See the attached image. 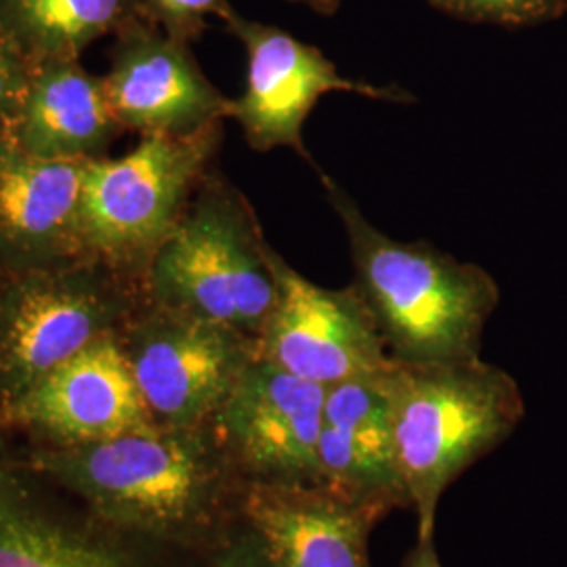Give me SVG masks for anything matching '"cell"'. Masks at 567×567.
Here are the masks:
<instances>
[{"label":"cell","mask_w":567,"mask_h":567,"mask_svg":"<svg viewBox=\"0 0 567 567\" xmlns=\"http://www.w3.org/2000/svg\"><path fill=\"white\" fill-rule=\"evenodd\" d=\"M326 198L349 240L355 286L386 351L405 364L482 358V337L501 288L482 265L429 243H400L365 219L362 208L318 168Z\"/></svg>","instance_id":"6da1fadb"},{"label":"cell","mask_w":567,"mask_h":567,"mask_svg":"<svg viewBox=\"0 0 567 567\" xmlns=\"http://www.w3.org/2000/svg\"><path fill=\"white\" fill-rule=\"evenodd\" d=\"M37 465L114 524L189 538L213 526L231 463L210 425H152L42 452Z\"/></svg>","instance_id":"7a4b0ae2"},{"label":"cell","mask_w":567,"mask_h":567,"mask_svg":"<svg viewBox=\"0 0 567 567\" xmlns=\"http://www.w3.org/2000/svg\"><path fill=\"white\" fill-rule=\"evenodd\" d=\"M385 386L419 538H431L444 492L511 437L526 416V402L517 381L482 358L435 364L391 358Z\"/></svg>","instance_id":"3957f363"},{"label":"cell","mask_w":567,"mask_h":567,"mask_svg":"<svg viewBox=\"0 0 567 567\" xmlns=\"http://www.w3.org/2000/svg\"><path fill=\"white\" fill-rule=\"evenodd\" d=\"M255 208L215 168L143 276L145 301L255 339L278 284Z\"/></svg>","instance_id":"277c9868"},{"label":"cell","mask_w":567,"mask_h":567,"mask_svg":"<svg viewBox=\"0 0 567 567\" xmlns=\"http://www.w3.org/2000/svg\"><path fill=\"white\" fill-rule=\"evenodd\" d=\"M224 122L183 135H142L118 158L84 166L81 234L84 255L143 282L147 265L215 168Z\"/></svg>","instance_id":"5b68a950"},{"label":"cell","mask_w":567,"mask_h":567,"mask_svg":"<svg viewBox=\"0 0 567 567\" xmlns=\"http://www.w3.org/2000/svg\"><path fill=\"white\" fill-rule=\"evenodd\" d=\"M143 286L82 259L0 278V414L89 344L118 334Z\"/></svg>","instance_id":"8992f818"},{"label":"cell","mask_w":567,"mask_h":567,"mask_svg":"<svg viewBox=\"0 0 567 567\" xmlns=\"http://www.w3.org/2000/svg\"><path fill=\"white\" fill-rule=\"evenodd\" d=\"M143 404L156 425L208 426L257 355V341L143 301L121 330Z\"/></svg>","instance_id":"52a82bcc"},{"label":"cell","mask_w":567,"mask_h":567,"mask_svg":"<svg viewBox=\"0 0 567 567\" xmlns=\"http://www.w3.org/2000/svg\"><path fill=\"white\" fill-rule=\"evenodd\" d=\"M221 21L246 53V84L243 95L229 102L227 121L240 124L244 140L255 152L286 147L316 166L303 142V126L328 93H351L374 102H414V95L398 84L343 76L318 47L278 25L248 20L234 7Z\"/></svg>","instance_id":"ba28073f"},{"label":"cell","mask_w":567,"mask_h":567,"mask_svg":"<svg viewBox=\"0 0 567 567\" xmlns=\"http://www.w3.org/2000/svg\"><path fill=\"white\" fill-rule=\"evenodd\" d=\"M269 261L278 295L257 337V358L326 389L385 372L391 355L355 284L311 282L274 246Z\"/></svg>","instance_id":"9c48e42d"},{"label":"cell","mask_w":567,"mask_h":567,"mask_svg":"<svg viewBox=\"0 0 567 567\" xmlns=\"http://www.w3.org/2000/svg\"><path fill=\"white\" fill-rule=\"evenodd\" d=\"M324 404L326 386L255 355L210 426L248 486H320Z\"/></svg>","instance_id":"30bf717a"},{"label":"cell","mask_w":567,"mask_h":567,"mask_svg":"<svg viewBox=\"0 0 567 567\" xmlns=\"http://www.w3.org/2000/svg\"><path fill=\"white\" fill-rule=\"evenodd\" d=\"M114 37L103 81L124 131L183 135L227 121L231 100L206 79L192 44L140 20Z\"/></svg>","instance_id":"8fae6325"},{"label":"cell","mask_w":567,"mask_h":567,"mask_svg":"<svg viewBox=\"0 0 567 567\" xmlns=\"http://www.w3.org/2000/svg\"><path fill=\"white\" fill-rule=\"evenodd\" d=\"M58 446H79L156 425L122 347L107 334L47 374L4 414Z\"/></svg>","instance_id":"7c38bea8"},{"label":"cell","mask_w":567,"mask_h":567,"mask_svg":"<svg viewBox=\"0 0 567 567\" xmlns=\"http://www.w3.org/2000/svg\"><path fill=\"white\" fill-rule=\"evenodd\" d=\"M84 166L0 142V278L89 259L81 234Z\"/></svg>","instance_id":"4fadbf2b"},{"label":"cell","mask_w":567,"mask_h":567,"mask_svg":"<svg viewBox=\"0 0 567 567\" xmlns=\"http://www.w3.org/2000/svg\"><path fill=\"white\" fill-rule=\"evenodd\" d=\"M385 372L326 389L318 466L320 486L389 513L410 507V498L395 450Z\"/></svg>","instance_id":"5bb4252c"},{"label":"cell","mask_w":567,"mask_h":567,"mask_svg":"<svg viewBox=\"0 0 567 567\" xmlns=\"http://www.w3.org/2000/svg\"><path fill=\"white\" fill-rule=\"evenodd\" d=\"M243 513L276 567H372L368 538L385 515L322 486H248Z\"/></svg>","instance_id":"9a60e30c"},{"label":"cell","mask_w":567,"mask_h":567,"mask_svg":"<svg viewBox=\"0 0 567 567\" xmlns=\"http://www.w3.org/2000/svg\"><path fill=\"white\" fill-rule=\"evenodd\" d=\"M122 131L103 76L81 60H55L34 63L9 140L42 161L95 163Z\"/></svg>","instance_id":"2e32d148"},{"label":"cell","mask_w":567,"mask_h":567,"mask_svg":"<svg viewBox=\"0 0 567 567\" xmlns=\"http://www.w3.org/2000/svg\"><path fill=\"white\" fill-rule=\"evenodd\" d=\"M131 20L126 0H0V25L32 63L81 60Z\"/></svg>","instance_id":"e0dca14e"},{"label":"cell","mask_w":567,"mask_h":567,"mask_svg":"<svg viewBox=\"0 0 567 567\" xmlns=\"http://www.w3.org/2000/svg\"><path fill=\"white\" fill-rule=\"evenodd\" d=\"M0 567L124 566L105 548L16 508L0 515Z\"/></svg>","instance_id":"ac0fdd59"},{"label":"cell","mask_w":567,"mask_h":567,"mask_svg":"<svg viewBox=\"0 0 567 567\" xmlns=\"http://www.w3.org/2000/svg\"><path fill=\"white\" fill-rule=\"evenodd\" d=\"M454 20L498 28H529L564 18L567 0H429Z\"/></svg>","instance_id":"d6986e66"},{"label":"cell","mask_w":567,"mask_h":567,"mask_svg":"<svg viewBox=\"0 0 567 567\" xmlns=\"http://www.w3.org/2000/svg\"><path fill=\"white\" fill-rule=\"evenodd\" d=\"M133 20L158 28L175 41L192 44L208 28V21L221 20L231 0H126Z\"/></svg>","instance_id":"ffe728a7"},{"label":"cell","mask_w":567,"mask_h":567,"mask_svg":"<svg viewBox=\"0 0 567 567\" xmlns=\"http://www.w3.org/2000/svg\"><path fill=\"white\" fill-rule=\"evenodd\" d=\"M34 63L0 25V142L9 140L21 102L32 79Z\"/></svg>","instance_id":"44dd1931"},{"label":"cell","mask_w":567,"mask_h":567,"mask_svg":"<svg viewBox=\"0 0 567 567\" xmlns=\"http://www.w3.org/2000/svg\"><path fill=\"white\" fill-rule=\"evenodd\" d=\"M215 567H276L267 555L261 538L246 527L238 536L227 540L215 557Z\"/></svg>","instance_id":"7402d4cb"},{"label":"cell","mask_w":567,"mask_h":567,"mask_svg":"<svg viewBox=\"0 0 567 567\" xmlns=\"http://www.w3.org/2000/svg\"><path fill=\"white\" fill-rule=\"evenodd\" d=\"M402 567H444L440 561L433 536L431 538H419L416 545L408 553Z\"/></svg>","instance_id":"603a6c76"},{"label":"cell","mask_w":567,"mask_h":567,"mask_svg":"<svg viewBox=\"0 0 567 567\" xmlns=\"http://www.w3.org/2000/svg\"><path fill=\"white\" fill-rule=\"evenodd\" d=\"M288 2L303 4V7L311 9L318 16H334L341 9V4H343V0H288Z\"/></svg>","instance_id":"cb8c5ba5"},{"label":"cell","mask_w":567,"mask_h":567,"mask_svg":"<svg viewBox=\"0 0 567 567\" xmlns=\"http://www.w3.org/2000/svg\"><path fill=\"white\" fill-rule=\"evenodd\" d=\"M18 507V501H16V494H13V487L11 482L4 477V473L0 471V515L4 513H11Z\"/></svg>","instance_id":"d4e9b609"}]
</instances>
